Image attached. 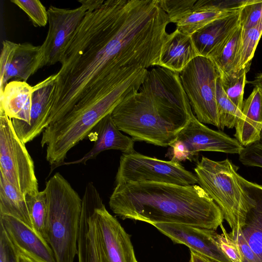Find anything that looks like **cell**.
<instances>
[{"mask_svg":"<svg viewBox=\"0 0 262 262\" xmlns=\"http://www.w3.org/2000/svg\"><path fill=\"white\" fill-rule=\"evenodd\" d=\"M169 23L156 0H92L56 74L47 127L125 68L158 66Z\"/></svg>","mask_w":262,"mask_h":262,"instance_id":"obj_1","label":"cell"},{"mask_svg":"<svg viewBox=\"0 0 262 262\" xmlns=\"http://www.w3.org/2000/svg\"><path fill=\"white\" fill-rule=\"evenodd\" d=\"M109 206L122 220L153 225L176 223L216 230L223 224V213L198 185L140 182L116 184Z\"/></svg>","mask_w":262,"mask_h":262,"instance_id":"obj_2","label":"cell"},{"mask_svg":"<svg viewBox=\"0 0 262 262\" xmlns=\"http://www.w3.org/2000/svg\"><path fill=\"white\" fill-rule=\"evenodd\" d=\"M145 76L140 69L133 70L105 86L89 101L73 107L43 130L40 143L42 147L46 146L50 173L64 165L69 151L88 136L127 95L140 89Z\"/></svg>","mask_w":262,"mask_h":262,"instance_id":"obj_3","label":"cell"},{"mask_svg":"<svg viewBox=\"0 0 262 262\" xmlns=\"http://www.w3.org/2000/svg\"><path fill=\"white\" fill-rule=\"evenodd\" d=\"M46 241L56 262H74L82 211V199L70 183L55 173L46 183Z\"/></svg>","mask_w":262,"mask_h":262,"instance_id":"obj_4","label":"cell"},{"mask_svg":"<svg viewBox=\"0 0 262 262\" xmlns=\"http://www.w3.org/2000/svg\"><path fill=\"white\" fill-rule=\"evenodd\" d=\"M237 169L228 159L214 161L204 156L194 168L199 185L221 210L232 237L244 225L250 204L237 179Z\"/></svg>","mask_w":262,"mask_h":262,"instance_id":"obj_5","label":"cell"},{"mask_svg":"<svg viewBox=\"0 0 262 262\" xmlns=\"http://www.w3.org/2000/svg\"><path fill=\"white\" fill-rule=\"evenodd\" d=\"M111 114L118 128L134 141L169 146L181 130L166 121L151 98L140 90L127 95Z\"/></svg>","mask_w":262,"mask_h":262,"instance_id":"obj_6","label":"cell"},{"mask_svg":"<svg viewBox=\"0 0 262 262\" xmlns=\"http://www.w3.org/2000/svg\"><path fill=\"white\" fill-rule=\"evenodd\" d=\"M139 90L166 121L181 129L194 115L178 72L160 66L148 70Z\"/></svg>","mask_w":262,"mask_h":262,"instance_id":"obj_7","label":"cell"},{"mask_svg":"<svg viewBox=\"0 0 262 262\" xmlns=\"http://www.w3.org/2000/svg\"><path fill=\"white\" fill-rule=\"evenodd\" d=\"M192 110L199 121L219 128L216 81L220 74L213 61L198 56L179 73Z\"/></svg>","mask_w":262,"mask_h":262,"instance_id":"obj_8","label":"cell"},{"mask_svg":"<svg viewBox=\"0 0 262 262\" xmlns=\"http://www.w3.org/2000/svg\"><path fill=\"white\" fill-rule=\"evenodd\" d=\"M0 171V174L24 196L39 191L33 161L11 119L1 111Z\"/></svg>","mask_w":262,"mask_h":262,"instance_id":"obj_9","label":"cell"},{"mask_svg":"<svg viewBox=\"0 0 262 262\" xmlns=\"http://www.w3.org/2000/svg\"><path fill=\"white\" fill-rule=\"evenodd\" d=\"M116 184L127 183L155 182L183 186L195 185V174L180 163L150 157L135 150L123 153L120 158Z\"/></svg>","mask_w":262,"mask_h":262,"instance_id":"obj_10","label":"cell"},{"mask_svg":"<svg viewBox=\"0 0 262 262\" xmlns=\"http://www.w3.org/2000/svg\"><path fill=\"white\" fill-rule=\"evenodd\" d=\"M78 8L70 9L50 6L47 10L49 28L41 46V68L61 62L64 52L90 7L92 0H81Z\"/></svg>","mask_w":262,"mask_h":262,"instance_id":"obj_11","label":"cell"},{"mask_svg":"<svg viewBox=\"0 0 262 262\" xmlns=\"http://www.w3.org/2000/svg\"><path fill=\"white\" fill-rule=\"evenodd\" d=\"M101 262H138L130 236L106 209L101 196L94 210Z\"/></svg>","mask_w":262,"mask_h":262,"instance_id":"obj_12","label":"cell"},{"mask_svg":"<svg viewBox=\"0 0 262 262\" xmlns=\"http://www.w3.org/2000/svg\"><path fill=\"white\" fill-rule=\"evenodd\" d=\"M174 140L183 147L186 160L191 161L201 151L239 155L244 147L237 139L209 128L194 115L178 133Z\"/></svg>","mask_w":262,"mask_h":262,"instance_id":"obj_13","label":"cell"},{"mask_svg":"<svg viewBox=\"0 0 262 262\" xmlns=\"http://www.w3.org/2000/svg\"><path fill=\"white\" fill-rule=\"evenodd\" d=\"M41 46L3 41L0 56V93L8 80L13 77L26 82L41 68Z\"/></svg>","mask_w":262,"mask_h":262,"instance_id":"obj_14","label":"cell"},{"mask_svg":"<svg viewBox=\"0 0 262 262\" xmlns=\"http://www.w3.org/2000/svg\"><path fill=\"white\" fill-rule=\"evenodd\" d=\"M152 225L174 243L184 245L190 251L216 262H232L217 244L215 230L176 223H156Z\"/></svg>","mask_w":262,"mask_h":262,"instance_id":"obj_15","label":"cell"},{"mask_svg":"<svg viewBox=\"0 0 262 262\" xmlns=\"http://www.w3.org/2000/svg\"><path fill=\"white\" fill-rule=\"evenodd\" d=\"M0 223L20 253L35 262H56L47 241L24 223L10 215H0Z\"/></svg>","mask_w":262,"mask_h":262,"instance_id":"obj_16","label":"cell"},{"mask_svg":"<svg viewBox=\"0 0 262 262\" xmlns=\"http://www.w3.org/2000/svg\"><path fill=\"white\" fill-rule=\"evenodd\" d=\"M100 195L94 184L89 182L82 198V211L77 242L78 262H101L94 210Z\"/></svg>","mask_w":262,"mask_h":262,"instance_id":"obj_17","label":"cell"},{"mask_svg":"<svg viewBox=\"0 0 262 262\" xmlns=\"http://www.w3.org/2000/svg\"><path fill=\"white\" fill-rule=\"evenodd\" d=\"M246 0H196L193 7L174 23L176 29L191 35L207 24L239 12Z\"/></svg>","mask_w":262,"mask_h":262,"instance_id":"obj_18","label":"cell"},{"mask_svg":"<svg viewBox=\"0 0 262 262\" xmlns=\"http://www.w3.org/2000/svg\"><path fill=\"white\" fill-rule=\"evenodd\" d=\"M90 135L91 137H94V143L91 149L80 159L65 162L64 165L85 164L88 161L96 158L100 152L106 150H119L124 154L135 151L134 141L131 137L121 133L114 122L111 114L96 124L89 135Z\"/></svg>","mask_w":262,"mask_h":262,"instance_id":"obj_19","label":"cell"},{"mask_svg":"<svg viewBox=\"0 0 262 262\" xmlns=\"http://www.w3.org/2000/svg\"><path fill=\"white\" fill-rule=\"evenodd\" d=\"M237 179L250 204L241 232L255 254L262 262V186L247 181L237 174Z\"/></svg>","mask_w":262,"mask_h":262,"instance_id":"obj_20","label":"cell"},{"mask_svg":"<svg viewBox=\"0 0 262 262\" xmlns=\"http://www.w3.org/2000/svg\"><path fill=\"white\" fill-rule=\"evenodd\" d=\"M56 78V74L52 75L32 86L30 122L17 134L25 144L32 141L42 133L47 127L49 103Z\"/></svg>","mask_w":262,"mask_h":262,"instance_id":"obj_21","label":"cell"},{"mask_svg":"<svg viewBox=\"0 0 262 262\" xmlns=\"http://www.w3.org/2000/svg\"><path fill=\"white\" fill-rule=\"evenodd\" d=\"M239 11L216 19L191 35L199 56L209 57L231 35L239 26Z\"/></svg>","mask_w":262,"mask_h":262,"instance_id":"obj_22","label":"cell"},{"mask_svg":"<svg viewBox=\"0 0 262 262\" xmlns=\"http://www.w3.org/2000/svg\"><path fill=\"white\" fill-rule=\"evenodd\" d=\"M235 139L243 147L260 140L262 130V89L254 86L244 101L242 114L235 126Z\"/></svg>","mask_w":262,"mask_h":262,"instance_id":"obj_23","label":"cell"},{"mask_svg":"<svg viewBox=\"0 0 262 262\" xmlns=\"http://www.w3.org/2000/svg\"><path fill=\"white\" fill-rule=\"evenodd\" d=\"M198 56L191 35L176 29L163 43L158 66L180 73Z\"/></svg>","mask_w":262,"mask_h":262,"instance_id":"obj_24","label":"cell"},{"mask_svg":"<svg viewBox=\"0 0 262 262\" xmlns=\"http://www.w3.org/2000/svg\"><path fill=\"white\" fill-rule=\"evenodd\" d=\"M243 29L239 26L231 35L209 57L220 75L238 70Z\"/></svg>","mask_w":262,"mask_h":262,"instance_id":"obj_25","label":"cell"},{"mask_svg":"<svg viewBox=\"0 0 262 262\" xmlns=\"http://www.w3.org/2000/svg\"><path fill=\"white\" fill-rule=\"evenodd\" d=\"M0 215L13 216L33 229L25 196L1 174Z\"/></svg>","mask_w":262,"mask_h":262,"instance_id":"obj_26","label":"cell"},{"mask_svg":"<svg viewBox=\"0 0 262 262\" xmlns=\"http://www.w3.org/2000/svg\"><path fill=\"white\" fill-rule=\"evenodd\" d=\"M250 65L230 74L220 75V80L224 92L228 98L241 110L243 104L246 74Z\"/></svg>","mask_w":262,"mask_h":262,"instance_id":"obj_27","label":"cell"},{"mask_svg":"<svg viewBox=\"0 0 262 262\" xmlns=\"http://www.w3.org/2000/svg\"><path fill=\"white\" fill-rule=\"evenodd\" d=\"M33 230L46 240V227L48 206L45 190L25 196Z\"/></svg>","mask_w":262,"mask_h":262,"instance_id":"obj_28","label":"cell"},{"mask_svg":"<svg viewBox=\"0 0 262 262\" xmlns=\"http://www.w3.org/2000/svg\"><path fill=\"white\" fill-rule=\"evenodd\" d=\"M216 96L219 128H233L241 115L242 110L227 96L222 88L220 76L216 81Z\"/></svg>","mask_w":262,"mask_h":262,"instance_id":"obj_29","label":"cell"},{"mask_svg":"<svg viewBox=\"0 0 262 262\" xmlns=\"http://www.w3.org/2000/svg\"><path fill=\"white\" fill-rule=\"evenodd\" d=\"M262 35V22L247 30H243L238 70L251 65V61Z\"/></svg>","mask_w":262,"mask_h":262,"instance_id":"obj_30","label":"cell"},{"mask_svg":"<svg viewBox=\"0 0 262 262\" xmlns=\"http://www.w3.org/2000/svg\"><path fill=\"white\" fill-rule=\"evenodd\" d=\"M262 22V1L246 0L239 11V26L243 30Z\"/></svg>","mask_w":262,"mask_h":262,"instance_id":"obj_31","label":"cell"},{"mask_svg":"<svg viewBox=\"0 0 262 262\" xmlns=\"http://www.w3.org/2000/svg\"><path fill=\"white\" fill-rule=\"evenodd\" d=\"M23 10L35 27H44L48 23V14L45 6L38 0H12Z\"/></svg>","mask_w":262,"mask_h":262,"instance_id":"obj_32","label":"cell"},{"mask_svg":"<svg viewBox=\"0 0 262 262\" xmlns=\"http://www.w3.org/2000/svg\"><path fill=\"white\" fill-rule=\"evenodd\" d=\"M196 0H158L159 6L167 14L170 23L176 21L190 10Z\"/></svg>","mask_w":262,"mask_h":262,"instance_id":"obj_33","label":"cell"},{"mask_svg":"<svg viewBox=\"0 0 262 262\" xmlns=\"http://www.w3.org/2000/svg\"><path fill=\"white\" fill-rule=\"evenodd\" d=\"M220 227L223 233H217L216 237L220 247L232 262H242L243 256L236 242L230 236L223 224Z\"/></svg>","mask_w":262,"mask_h":262,"instance_id":"obj_34","label":"cell"},{"mask_svg":"<svg viewBox=\"0 0 262 262\" xmlns=\"http://www.w3.org/2000/svg\"><path fill=\"white\" fill-rule=\"evenodd\" d=\"M239 160L244 165L262 168V142L244 147L239 154Z\"/></svg>","mask_w":262,"mask_h":262,"instance_id":"obj_35","label":"cell"},{"mask_svg":"<svg viewBox=\"0 0 262 262\" xmlns=\"http://www.w3.org/2000/svg\"><path fill=\"white\" fill-rule=\"evenodd\" d=\"M19 255L4 229L0 226V262H20Z\"/></svg>","mask_w":262,"mask_h":262,"instance_id":"obj_36","label":"cell"},{"mask_svg":"<svg viewBox=\"0 0 262 262\" xmlns=\"http://www.w3.org/2000/svg\"><path fill=\"white\" fill-rule=\"evenodd\" d=\"M231 237L235 239L239 248L243 256L242 262H257L255 254L241 231L235 236Z\"/></svg>","mask_w":262,"mask_h":262,"instance_id":"obj_37","label":"cell"},{"mask_svg":"<svg viewBox=\"0 0 262 262\" xmlns=\"http://www.w3.org/2000/svg\"><path fill=\"white\" fill-rule=\"evenodd\" d=\"M190 262H216L204 255L190 251Z\"/></svg>","mask_w":262,"mask_h":262,"instance_id":"obj_38","label":"cell"},{"mask_svg":"<svg viewBox=\"0 0 262 262\" xmlns=\"http://www.w3.org/2000/svg\"><path fill=\"white\" fill-rule=\"evenodd\" d=\"M254 86H258L262 89V73L257 74L254 79L250 82ZM260 141L262 142V130L260 133Z\"/></svg>","mask_w":262,"mask_h":262,"instance_id":"obj_39","label":"cell"},{"mask_svg":"<svg viewBox=\"0 0 262 262\" xmlns=\"http://www.w3.org/2000/svg\"><path fill=\"white\" fill-rule=\"evenodd\" d=\"M19 261L20 262H35L28 256L24 254L20 253L19 255Z\"/></svg>","mask_w":262,"mask_h":262,"instance_id":"obj_40","label":"cell"}]
</instances>
